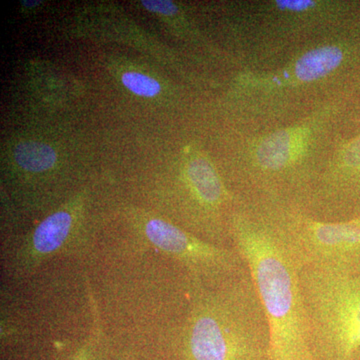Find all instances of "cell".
I'll return each mask as SVG.
<instances>
[{"label": "cell", "mask_w": 360, "mask_h": 360, "mask_svg": "<svg viewBox=\"0 0 360 360\" xmlns=\"http://www.w3.org/2000/svg\"><path fill=\"white\" fill-rule=\"evenodd\" d=\"M315 360H354L360 350V274L304 267L300 276Z\"/></svg>", "instance_id": "3"}, {"label": "cell", "mask_w": 360, "mask_h": 360, "mask_svg": "<svg viewBox=\"0 0 360 360\" xmlns=\"http://www.w3.org/2000/svg\"><path fill=\"white\" fill-rule=\"evenodd\" d=\"M90 311L92 315L89 335L68 360H108L110 354V341L104 329L103 319L97 307L96 297L89 288Z\"/></svg>", "instance_id": "10"}, {"label": "cell", "mask_w": 360, "mask_h": 360, "mask_svg": "<svg viewBox=\"0 0 360 360\" xmlns=\"http://www.w3.org/2000/svg\"><path fill=\"white\" fill-rule=\"evenodd\" d=\"M122 84L130 91L139 96L153 97L160 94V82L139 72H127L122 75Z\"/></svg>", "instance_id": "12"}, {"label": "cell", "mask_w": 360, "mask_h": 360, "mask_svg": "<svg viewBox=\"0 0 360 360\" xmlns=\"http://www.w3.org/2000/svg\"><path fill=\"white\" fill-rule=\"evenodd\" d=\"M311 135L309 125L290 127L266 135L258 142L255 150L258 172L267 179L288 175L309 146Z\"/></svg>", "instance_id": "8"}, {"label": "cell", "mask_w": 360, "mask_h": 360, "mask_svg": "<svg viewBox=\"0 0 360 360\" xmlns=\"http://www.w3.org/2000/svg\"><path fill=\"white\" fill-rule=\"evenodd\" d=\"M229 227L231 245L252 277L269 323L267 360H315L300 283L303 265L271 212L239 208Z\"/></svg>", "instance_id": "1"}, {"label": "cell", "mask_w": 360, "mask_h": 360, "mask_svg": "<svg viewBox=\"0 0 360 360\" xmlns=\"http://www.w3.org/2000/svg\"><path fill=\"white\" fill-rule=\"evenodd\" d=\"M175 333L182 360H267L269 328L250 271L215 286L189 284Z\"/></svg>", "instance_id": "2"}, {"label": "cell", "mask_w": 360, "mask_h": 360, "mask_svg": "<svg viewBox=\"0 0 360 360\" xmlns=\"http://www.w3.org/2000/svg\"><path fill=\"white\" fill-rule=\"evenodd\" d=\"M271 213L303 269L360 274V217L319 219L296 207Z\"/></svg>", "instance_id": "4"}, {"label": "cell", "mask_w": 360, "mask_h": 360, "mask_svg": "<svg viewBox=\"0 0 360 360\" xmlns=\"http://www.w3.org/2000/svg\"><path fill=\"white\" fill-rule=\"evenodd\" d=\"M345 59L347 51L340 45L328 44L315 47L303 53L283 70L262 77V79H250L248 84L269 89L309 84L328 77L343 65Z\"/></svg>", "instance_id": "7"}, {"label": "cell", "mask_w": 360, "mask_h": 360, "mask_svg": "<svg viewBox=\"0 0 360 360\" xmlns=\"http://www.w3.org/2000/svg\"><path fill=\"white\" fill-rule=\"evenodd\" d=\"M39 4H41V1H39V0H22V1H21V4L26 7L37 6H39Z\"/></svg>", "instance_id": "15"}, {"label": "cell", "mask_w": 360, "mask_h": 360, "mask_svg": "<svg viewBox=\"0 0 360 360\" xmlns=\"http://www.w3.org/2000/svg\"><path fill=\"white\" fill-rule=\"evenodd\" d=\"M14 160L21 169L30 174H44L56 165V153L41 142H21L14 149Z\"/></svg>", "instance_id": "11"}, {"label": "cell", "mask_w": 360, "mask_h": 360, "mask_svg": "<svg viewBox=\"0 0 360 360\" xmlns=\"http://www.w3.org/2000/svg\"><path fill=\"white\" fill-rule=\"evenodd\" d=\"M139 233L146 245L186 270L189 284L219 285L248 270L233 246L207 243L162 217L141 219Z\"/></svg>", "instance_id": "5"}, {"label": "cell", "mask_w": 360, "mask_h": 360, "mask_svg": "<svg viewBox=\"0 0 360 360\" xmlns=\"http://www.w3.org/2000/svg\"><path fill=\"white\" fill-rule=\"evenodd\" d=\"M323 184L322 191L326 195L360 187V132L350 141L342 142Z\"/></svg>", "instance_id": "9"}, {"label": "cell", "mask_w": 360, "mask_h": 360, "mask_svg": "<svg viewBox=\"0 0 360 360\" xmlns=\"http://www.w3.org/2000/svg\"><path fill=\"white\" fill-rule=\"evenodd\" d=\"M89 245L77 210L60 208L11 246L6 253L4 272L13 283H23L52 258L84 252Z\"/></svg>", "instance_id": "6"}, {"label": "cell", "mask_w": 360, "mask_h": 360, "mask_svg": "<svg viewBox=\"0 0 360 360\" xmlns=\"http://www.w3.org/2000/svg\"><path fill=\"white\" fill-rule=\"evenodd\" d=\"M142 6L151 13L163 14V15H174L179 8L174 2L167 0H142Z\"/></svg>", "instance_id": "13"}, {"label": "cell", "mask_w": 360, "mask_h": 360, "mask_svg": "<svg viewBox=\"0 0 360 360\" xmlns=\"http://www.w3.org/2000/svg\"><path fill=\"white\" fill-rule=\"evenodd\" d=\"M113 360H136L132 354L127 352H120Z\"/></svg>", "instance_id": "14"}]
</instances>
